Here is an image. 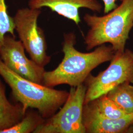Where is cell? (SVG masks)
Masks as SVG:
<instances>
[{
    "label": "cell",
    "mask_w": 133,
    "mask_h": 133,
    "mask_svg": "<svg viewBox=\"0 0 133 133\" xmlns=\"http://www.w3.org/2000/svg\"><path fill=\"white\" fill-rule=\"evenodd\" d=\"M86 104L114 87L125 82L133 83V52L125 49L121 53H115L110 64L96 76L90 74L85 81Z\"/></svg>",
    "instance_id": "277c9868"
},
{
    "label": "cell",
    "mask_w": 133,
    "mask_h": 133,
    "mask_svg": "<svg viewBox=\"0 0 133 133\" xmlns=\"http://www.w3.org/2000/svg\"><path fill=\"white\" fill-rule=\"evenodd\" d=\"M0 76L10 86L12 97L24 107L36 109L45 119L52 116L66 101L69 92L27 79L10 70L0 58Z\"/></svg>",
    "instance_id": "3957f363"
},
{
    "label": "cell",
    "mask_w": 133,
    "mask_h": 133,
    "mask_svg": "<svg viewBox=\"0 0 133 133\" xmlns=\"http://www.w3.org/2000/svg\"><path fill=\"white\" fill-rule=\"evenodd\" d=\"M83 123L86 133H123L133 125V114H127L118 119H110L83 108Z\"/></svg>",
    "instance_id": "9c48e42d"
},
{
    "label": "cell",
    "mask_w": 133,
    "mask_h": 133,
    "mask_svg": "<svg viewBox=\"0 0 133 133\" xmlns=\"http://www.w3.org/2000/svg\"><path fill=\"white\" fill-rule=\"evenodd\" d=\"M76 36L73 32L64 34L62 43L64 57L56 68L45 71L42 84L52 87L61 84L76 87L83 84L91 71L105 62L110 61L115 52L111 45L97 47L91 52H82L75 47Z\"/></svg>",
    "instance_id": "6da1fadb"
},
{
    "label": "cell",
    "mask_w": 133,
    "mask_h": 133,
    "mask_svg": "<svg viewBox=\"0 0 133 133\" xmlns=\"http://www.w3.org/2000/svg\"><path fill=\"white\" fill-rule=\"evenodd\" d=\"M28 5L32 9L48 8L77 25L81 22L79 9L85 8L98 13L103 9V5L98 0H29Z\"/></svg>",
    "instance_id": "ba28073f"
},
{
    "label": "cell",
    "mask_w": 133,
    "mask_h": 133,
    "mask_svg": "<svg viewBox=\"0 0 133 133\" xmlns=\"http://www.w3.org/2000/svg\"><path fill=\"white\" fill-rule=\"evenodd\" d=\"M25 50L22 42L8 34L0 45V58L6 66L20 76L42 84L45 71L44 68L28 59Z\"/></svg>",
    "instance_id": "52a82bcc"
},
{
    "label": "cell",
    "mask_w": 133,
    "mask_h": 133,
    "mask_svg": "<svg viewBox=\"0 0 133 133\" xmlns=\"http://www.w3.org/2000/svg\"><path fill=\"white\" fill-rule=\"evenodd\" d=\"M86 87L83 84L71 87L63 107L45 119L34 133H85L83 110Z\"/></svg>",
    "instance_id": "5b68a950"
},
{
    "label": "cell",
    "mask_w": 133,
    "mask_h": 133,
    "mask_svg": "<svg viewBox=\"0 0 133 133\" xmlns=\"http://www.w3.org/2000/svg\"><path fill=\"white\" fill-rule=\"evenodd\" d=\"M104 3V13L106 14L116 8L118 5L116 2L118 0H102ZM122 1V0H119Z\"/></svg>",
    "instance_id": "9a60e30c"
},
{
    "label": "cell",
    "mask_w": 133,
    "mask_h": 133,
    "mask_svg": "<svg viewBox=\"0 0 133 133\" xmlns=\"http://www.w3.org/2000/svg\"><path fill=\"white\" fill-rule=\"evenodd\" d=\"M14 17L9 14L5 0H0V45L5 36L9 34L15 37Z\"/></svg>",
    "instance_id": "5bb4252c"
},
{
    "label": "cell",
    "mask_w": 133,
    "mask_h": 133,
    "mask_svg": "<svg viewBox=\"0 0 133 133\" xmlns=\"http://www.w3.org/2000/svg\"><path fill=\"white\" fill-rule=\"evenodd\" d=\"M83 108L100 116L110 119H118L127 115L106 94L84 104Z\"/></svg>",
    "instance_id": "8fae6325"
},
{
    "label": "cell",
    "mask_w": 133,
    "mask_h": 133,
    "mask_svg": "<svg viewBox=\"0 0 133 133\" xmlns=\"http://www.w3.org/2000/svg\"><path fill=\"white\" fill-rule=\"evenodd\" d=\"M45 120L38 112L33 109H27L23 117L18 123L1 133H33Z\"/></svg>",
    "instance_id": "4fadbf2b"
},
{
    "label": "cell",
    "mask_w": 133,
    "mask_h": 133,
    "mask_svg": "<svg viewBox=\"0 0 133 133\" xmlns=\"http://www.w3.org/2000/svg\"><path fill=\"white\" fill-rule=\"evenodd\" d=\"M83 20L89 27L84 37L87 50L109 43L115 52H124L133 26V0H122L103 16L86 14Z\"/></svg>",
    "instance_id": "7a4b0ae2"
},
{
    "label": "cell",
    "mask_w": 133,
    "mask_h": 133,
    "mask_svg": "<svg viewBox=\"0 0 133 133\" xmlns=\"http://www.w3.org/2000/svg\"><path fill=\"white\" fill-rule=\"evenodd\" d=\"M27 109L21 104H14L8 99L5 87L0 79V133L18 123Z\"/></svg>",
    "instance_id": "30bf717a"
},
{
    "label": "cell",
    "mask_w": 133,
    "mask_h": 133,
    "mask_svg": "<svg viewBox=\"0 0 133 133\" xmlns=\"http://www.w3.org/2000/svg\"><path fill=\"white\" fill-rule=\"evenodd\" d=\"M106 95L126 114H133V85L131 83H122L109 91Z\"/></svg>",
    "instance_id": "7c38bea8"
},
{
    "label": "cell",
    "mask_w": 133,
    "mask_h": 133,
    "mask_svg": "<svg viewBox=\"0 0 133 133\" xmlns=\"http://www.w3.org/2000/svg\"><path fill=\"white\" fill-rule=\"evenodd\" d=\"M41 12V9L23 8L17 10L13 17L15 31L25 50L32 60L44 68L50 62L51 57L46 52L48 46L44 31L38 24Z\"/></svg>",
    "instance_id": "8992f818"
}]
</instances>
